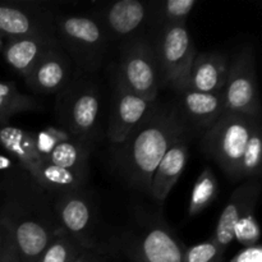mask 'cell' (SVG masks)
<instances>
[{"label":"cell","instance_id":"5bb4252c","mask_svg":"<svg viewBox=\"0 0 262 262\" xmlns=\"http://www.w3.org/2000/svg\"><path fill=\"white\" fill-rule=\"evenodd\" d=\"M71 61L59 43L36 63L25 81L38 94L51 95L63 91L71 77Z\"/></svg>","mask_w":262,"mask_h":262},{"label":"cell","instance_id":"83f0119b","mask_svg":"<svg viewBox=\"0 0 262 262\" xmlns=\"http://www.w3.org/2000/svg\"><path fill=\"white\" fill-rule=\"evenodd\" d=\"M260 235L261 230L257 220H256L255 209L248 211L243 217H241L235 224L234 229H233L234 239L242 246H245V248L257 246Z\"/></svg>","mask_w":262,"mask_h":262},{"label":"cell","instance_id":"4dcf8cb0","mask_svg":"<svg viewBox=\"0 0 262 262\" xmlns=\"http://www.w3.org/2000/svg\"><path fill=\"white\" fill-rule=\"evenodd\" d=\"M2 222V220H0ZM4 227V238H3L2 253H0V262H20L19 255H18L17 246H15L14 238L10 233L9 228L2 222Z\"/></svg>","mask_w":262,"mask_h":262},{"label":"cell","instance_id":"5b68a950","mask_svg":"<svg viewBox=\"0 0 262 262\" xmlns=\"http://www.w3.org/2000/svg\"><path fill=\"white\" fill-rule=\"evenodd\" d=\"M152 46L160 86H183L197 55L186 23L159 28Z\"/></svg>","mask_w":262,"mask_h":262},{"label":"cell","instance_id":"4316f807","mask_svg":"<svg viewBox=\"0 0 262 262\" xmlns=\"http://www.w3.org/2000/svg\"><path fill=\"white\" fill-rule=\"evenodd\" d=\"M262 164V140L261 124H256L251 133L248 142L246 145L242 160H241L239 179L241 178H257L261 173Z\"/></svg>","mask_w":262,"mask_h":262},{"label":"cell","instance_id":"ac0fdd59","mask_svg":"<svg viewBox=\"0 0 262 262\" xmlns=\"http://www.w3.org/2000/svg\"><path fill=\"white\" fill-rule=\"evenodd\" d=\"M228 69V60L222 54H197L188 77L182 87H188L194 91L206 94L222 92L227 82Z\"/></svg>","mask_w":262,"mask_h":262},{"label":"cell","instance_id":"30bf717a","mask_svg":"<svg viewBox=\"0 0 262 262\" xmlns=\"http://www.w3.org/2000/svg\"><path fill=\"white\" fill-rule=\"evenodd\" d=\"M54 212L61 229L89 250H100L94 238V204L84 188L54 196Z\"/></svg>","mask_w":262,"mask_h":262},{"label":"cell","instance_id":"d590c367","mask_svg":"<svg viewBox=\"0 0 262 262\" xmlns=\"http://www.w3.org/2000/svg\"><path fill=\"white\" fill-rule=\"evenodd\" d=\"M7 41H8V38L4 37V36H3L2 33H0V53H2L3 49H4V46H5V43H7Z\"/></svg>","mask_w":262,"mask_h":262},{"label":"cell","instance_id":"2e32d148","mask_svg":"<svg viewBox=\"0 0 262 262\" xmlns=\"http://www.w3.org/2000/svg\"><path fill=\"white\" fill-rule=\"evenodd\" d=\"M152 15V3L140 0H120L105 8L100 15L101 26L106 33L117 37H136L147 18Z\"/></svg>","mask_w":262,"mask_h":262},{"label":"cell","instance_id":"3957f363","mask_svg":"<svg viewBox=\"0 0 262 262\" xmlns=\"http://www.w3.org/2000/svg\"><path fill=\"white\" fill-rule=\"evenodd\" d=\"M55 33L61 49L82 72H94L101 64L107 33L101 23L86 15L55 17Z\"/></svg>","mask_w":262,"mask_h":262},{"label":"cell","instance_id":"ba28073f","mask_svg":"<svg viewBox=\"0 0 262 262\" xmlns=\"http://www.w3.org/2000/svg\"><path fill=\"white\" fill-rule=\"evenodd\" d=\"M222 92L225 112L260 117L261 104L253 50L245 49L238 54L228 69L227 82Z\"/></svg>","mask_w":262,"mask_h":262},{"label":"cell","instance_id":"603a6c76","mask_svg":"<svg viewBox=\"0 0 262 262\" xmlns=\"http://www.w3.org/2000/svg\"><path fill=\"white\" fill-rule=\"evenodd\" d=\"M40 102L32 96L20 92L10 82L0 81V123L17 114L40 110Z\"/></svg>","mask_w":262,"mask_h":262},{"label":"cell","instance_id":"7c38bea8","mask_svg":"<svg viewBox=\"0 0 262 262\" xmlns=\"http://www.w3.org/2000/svg\"><path fill=\"white\" fill-rule=\"evenodd\" d=\"M174 91L177 94L176 106L189 130L193 128L206 132L225 113L223 92L206 94L188 87H181Z\"/></svg>","mask_w":262,"mask_h":262},{"label":"cell","instance_id":"44dd1931","mask_svg":"<svg viewBox=\"0 0 262 262\" xmlns=\"http://www.w3.org/2000/svg\"><path fill=\"white\" fill-rule=\"evenodd\" d=\"M33 181L51 196H56V194L64 193V192L84 188L87 174L59 168V166L46 161L45 159L36 176L33 177Z\"/></svg>","mask_w":262,"mask_h":262},{"label":"cell","instance_id":"9c48e42d","mask_svg":"<svg viewBox=\"0 0 262 262\" xmlns=\"http://www.w3.org/2000/svg\"><path fill=\"white\" fill-rule=\"evenodd\" d=\"M0 33L8 40L56 36L55 15L36 2H0Z\"/></svg>","mask_w":262,"mask_h":262},{"label":"cell","instance_id":"d6a6232c","mask_svg":"<svg viewBox=\"0 0 262 262\" xmlns=\"http://www.w3.org/2000/svg\"><path fill=\"white\" fill-rule=\"evenodd\" d=\"M73 262H106V256L100 250H87Z\"/></svg>","mask_w":262,"mask_h":262},{"label":"cell","instance_id":"4fadbf2b","mask_svg":"<svg viewBox=\"0 0 262 262\" xmlns=\"http://www.w3.org/2000/svg\"><path fill=\"white\" fill-rule=\"evenodd\" d=\"M187 248L164 225L141 233L129 245L133 262H182Z\"/></svg>","mask_w":262,"mask_h":262},{"label":"cell","instance_id":"8fae6325","mask_svg":"<svg viewBox=\"0 0 262 262\" xmlns=\"http://www.w3.org/2000/svg\"><path fill=\"white\" fill-rule=\"evenodd\" d=\"M152 102L133 94L124 83L115 77L113 109L107 127V138L114 145H119L127 138L130 130L145 117Z\"/></svg>","mask_w":262,"mask_h":262},{"label":"cell","instance_id":"f546056e","mask_svg":"<svg viewBox=\"0 0 262 262\" xmlns=\"http://www.w3.org/2000/svg\"><path fill=\"white\" fill-rule=\"evenodd\" d=\"M182 262H224V253L209 241L187 248Z\"/></svg>","mask_w":262,"mask_h":262},{"label":"cell","instance_id":"ffe728a7","mask_svg":"<svg viewBox=\"0 0 262 262\" xmlns=\"http://www.w3.org/2000/svg\"><path fill=\"white\" fill-rule=\"evenodd\" d=\"M0 146L32 178L45 161V158L38 154L32 133L20 128L0 125Z\"/></svg>","mask_w":262,"mask_h":262},{"label":"cell","instance_id":"1f68e13d","mask_svg":"<svg viewBox=\"0 0 262 262\" xmlns=\"http://www.w3.org/2000/svg\"><path fill=\"white\" fill-rule=\"evenodd\" d=\"M230 262H262V250L260 246L246 247L234 256Z\"/></svg>","mask_w":262,"mask_h":262},{"label":"cell","instance_id":"e575fe53","mask_svg":"<svg viewBox=\"0 0 262 262\" xmlns=\"http://www.w3.org/2000/svg\"><path fill=\"white\" fill-rule=\"evenodd\" d=\"M3 238H4V227H3L2 222H0V253H2V247H3Z\"/></svg>","mask_w":262,"mask_h":262},{"label":"cell","instance_id":"e0dca14e","mask_svg":"<svg viewBox=\"0 0 262 262\" xmlns=\"http://www.w3.org/2000/svg\"><path fill=\"white\" fill-rule=\"evenodd\" d=\"M59 45L56 36H31L10 38L7 41L2 54L5 63L23 78H27L38 60Z\"/></svg>","mask_w":262,"mask_h":262},{"label":"cell","instance_id":"8992f818","mask_svg":"<svg viewBox=\"0 0 262 262\" xmlns=\"http://www.w3.org/2000/svg\"><path fill=\"white\" fill-rule=\"evenodd\" d=\"M101 100L100 92L89 81H76L63 90L58 113L66 130L89 145L96 135Z\"/></svg>","mask_w":262,"mask_h":262},{"label":"cell","instance_id":"7a4b0ae2","mask_svg":"<svg viewBox=\"0 0 262 262\" xmlns=\"http://www.w3.org/2000/svg\"><path fill=\"white\" fill-rule=\"evenodd\" d=\"M189 132L176 104L154 101L127 138L115 145V166L129 186L150 193L156 166L171 145Z\"/></svg>","mask_w":262,"mask_h":262},{"label":"cell","instance_id":"d6986e66","mask_svg":"<svg viewBox=\"0 0 262 262\" xmlns=\"http://www.w3.org/2000/svg\"><path fill=\"white\" fill-rule=\"evenodd\" d=\"M187 137L188 135L182 136L171 145L154 171L148 194L158 201H163L168 197L186 168L188 160Z\"/></svg>","mask_w":262,"mask_h":262},{"label":"cell","instance_id":"d4e9b609","mask_svg":"<svg viewBox=\"0 0 262 262\" xmlns=\"http://www.w3.org/2000/svg\"><path fill=\"white\" fill-rule=\"evenodd\" d=\"M196 5L197 0H166L163 3H152V18L160 27L186 23Z\"/></svg>","mask_w":262,"mask_h":262},{"label":"cell","instance_id":"277c9868","mask_svg":"<svg viewBox=\"0 0 262 262\" xmlns=\"http://www.w3.org/2000/svg\"><path fill=\"white\" fill-rule=\"evenodd\" d=\"M258 122L260 117L225 112L205 132L202 138L205 152L232 178L239 179L241 160L248 138Z\"/></svg>","mask_w":262,"mask_h":262},{"label":"cell","instance_id":"9a60e30c","mask_svg":"<svg viewBox=\"0 0 262 262\" xmlns=\"http://www.w3.org/2000/svg\"><path fill=\"white\" fill-rule=\"evenodd\" d=\"M260 189L261 187L258 182L250 181L238 187L232 193L229 201L227 202V206L220 214L214 237L211 238V242L222 253H224L225 248L234 239L233 229L238 220L256 207Z\"/></svg>","mask_w":262,"mask_h":262},{"label":"cell","instance_id":"6da1fadb","mask_svg":"<svg viewBox=\"0 0 262 262\" xmlns=\"http://www.w3.org/2000/svg\"><path fill=\"white\" fill-rule=\"evenodd\" d=\"M50 196L18 164L0 182V220L14 238L20 262H37L51 242L66 233Z\"/></svg>","mask_w":262,"mask_h":262},{"label":"cell","instance_id":"52a82bcc","mask_svg":"<svg viewBox=\"0 0 262 262\" xmlns=\"http://www.w3.org/2000/svg\"><path fill=\"white\" fill-rule=\"evenodd\" d=\"M117 76L133 94L148 102L156 101L160 82L152 41L142 36L129 38L122 49Z\"/></svg>","mask_w":262,"mask_h":262},{"label":"cell","instance_id":"7402d4cb","mask_svg":"<svg viewBox=\"0 0 262 262\" xmlns=\"http://www.w3.org/2000/svg\"><path fill=\"white\" fill-rule=\"evenodd\" d=\"M89 145L77 138L71 137L69 140L59 143L53 152L48 156L46 161L59 168L89 176Z\"/></svg>","mask_w":262,"mask_h":262},{"label":"cell","instance_id":"cb8c5ba5","mask_svg":"<svg viewBox=\"0 0 262 262\" xmlns=\"http://www.w3.org/2000/svg\"><path fill=\"white\" fill-rule=\"evenodd\" d=\"M217 181L211 168L206 166L197 178L188 204V215L194 216L204 211L217 196Z\"/></svg>","mask_w":262,"mask_h":262},{"label":"cell","instance_id":"f1b7e54d","mask_svg":"<svg viewBox=\"0 0 262 262\" xmlns=\"http://www.w3.org/2000/svg\"><path fill=\"white\" fill-rule=\"evenodd\" d=\"M31 133H32L33 141H35L38 154L42 158H48L59 143L64 142V141L69 140L72 137L66 129H59V128L54 127H49L46 129Z\"/></svg>","mask_w":262,"mask_h":262},{"label":"cell","instance_id":"484cf974","mask_svg":"<svg viewBox=\"0 0 262 262\" xmlns=\"http://www.w3.org/2000/svg\"><path fill=\"white\" fill-rule=\"evenodd\" d=\"M87 250L78 241L63 233L51 242L37 262H73Z\"/></svg>","mask_w":262,"mask_h":262},{"label":"cell","instance_id":"836d02e7","mask_svg":"<svg viewBox=\"0 0 262 262\" xmlns=\"http://www.w3.org/2000/svg\"><path fill=\"white\" fill-rule=\"evenodd\" d=\"M15 165H17V163L10 156L0 154V182L4 178L5 174L12 170Z\"/></svg>","mask_w":262,"mask_h":262}]
</instances>
